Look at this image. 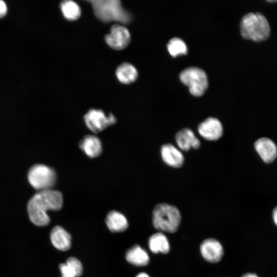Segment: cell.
Returning a JSON list of instances; mask_svg holds the SVG:
<instances>
[{"label":"cell","mask_w":277,"mask_h":277,"mask_svg":"<svg viewBox=\"0 0 277 277\" xmlns=\"http://www.w3.org/2000/svg\"><path fill=\"white\" fill-rule=\"evenodd\" d=\"M181 81L188 86L191 93L195 96L202 95L208 85L206 72L197 67H189L182 71L180 74Z\"/></svg>","instance_id":"6"},{"label":"cell","mask_w":277,"mask_h":277,"mask_svg":"<svg viewBox=\"0 0 277 277\" xmlns=\"http://www.w3.org/2000/svg\"><path fill=\"white\" fill-rule=\"evenodd\" d=\"M7 6L6 3L0 0V18L4 17L7 13Z\"/></svg>","instance_id":"23"},{"label":"cell","mask_w":277,"mask_h":277,"mask_svg":"<svg viewBox=\"0 0 277 277\" xmlns=\"http://www.w3.org/2000/svg\"><path fill=\"white\" fill-rule=\"evenodd\" d=\"M254 148L262 160L271 163L277 157V147L275 143L267 137L258 139L254 143Z\"/></svg>","instance_id":"13"},{"label":"cell","mask_w":277,"mask_h":277,"mask_svg":"<svg viewBox=\"0 0 277 277\" xmlns=\"http://www.w3.org/2000/svg\"><path fill=\"white\" fill-rule=\"evenodd\" d=\"M182 152L177 146L170 143L163 145L160 150L164 163L174 168H180L184 164L185 158Z\"/></svg>","instance_id":"10"},{"label":"cell","mask_w":277,"mask_h":277,"mask_svg":"<svg viewBox=\"0 0 277 277\" xmlns=\"http://www.w3.org/2000/svg\"><path fill=\"white\" fill-rule=\"evenodd\" d=\"M50 240L52 245L61 251H67L71 246L70 234L60 226L54 227L50 233Z\"/></svg>","instance_id":"14"},{"label":"cell","mask_w":277,"mask_h":277,"mask_svg":"<svg viewBox=\"0 0 277 277\" xmlns=\"http://www.w3.org/2000/svg\"><path fill=\"white\" fill-rule=\"evenodd\" d=\"M242 277H259L256 274L252 273H248L244 274Z\"/></svg>","instance_id":"25"},{"label":"cell","mask_w":277,"mask_h":277,"mask_svg":"<svg viewBox=\"0 0 277 277\" xmlns=\"http://www.w3.org/2000/svg\"><path fill=\"white\" fill-rule=\"evenodd\" d=\"M106 43L111 48L122 50L129 44L131 36L128 30L124 26L115 25L112 26L109 34L105 37Z\"/></svg>","instance_id":"8"},{"label":"cell","mask_w":277,"mask_h":277,"mask_svg":"<svg viewBox=\"0 0 277 277\" xmlns=\"http://www.w3.org/2000/svg\"><path fill=\"white\" fill-rule=\"evenodd\" d=\"M106 223L109 229L114 232L125 231L128 226L126 217L122 213L114 210L108 213Z\"/></svg>","instance_id":"16"},{"label":"cell","mask_w":277,"mask_h":277,"mask_svg":"<svg viewBox=\"0 0 277 277\" xmlns=\"http://www.w3.org/2000/svg\"><path fill=\"white\" fill-rule=\"evenodd\" d=\"M148 245L149 249L154 253H167L170 249L168 240L162 232L152 234L149 239Z\"/></svg>","instance_id":"18"},{"label":"cell","mask_w":277,"mask_h":277,"mask_svg":"<svg viewBox=\"0 0 277 277\" xmlns=\"http://www.w3.org/2000/svg\"><path fill=\"white\" fill-rule=\"evenodd\" d=\"M95 16L103 22L116 21L127 24L131 22V14L122 6L118 0L89 1Z\"/></svg>","instance_id":"3"},{"label":"cell","mask_w":277,"mask_h":277,"mask_svg":"<svg viewBox=\"0 0 277 277\" xmlns=\"http://www.w3.org/2000/svg\"><path fill=\"white\" fill-rule=\"evenodd\" d=\"M61 192L53 189L38 191L29 201L27 211L30 221L38 226H45L50 223L47 212L58 210L63 206Z\"/></svg>","instance_id":"1"},{"label":"cell","mask_w":277,"mask_h":277,"mask_svg":"<svg viewBox=\"0 0 277 277\" xmlns=\"http://www.w3.org/2000/svg\"><path fill=\"white\" fill-rule=\"evenodd\" d=\"M86 125L91 131L98 133L110 125L114 124L116 119L112 113L108 115L99 109H90L84 116Z\"/></svg>","instance_id":"7"},{"label":"cell","mask_w":277,"mask_h":277,"mask_svg":"<svg viewBox=\"0 0 277 277\" xmlns=\"http://www.w3.org/2000/svg\"><path fill=\"white\" fill-rule=\"evenodd\" d=\"M181 220L179 210L174 206L167 203H160L152 212L153 225L160 231L173 233L175 232Z\"/></svg>","instance_id":"4"},{"label":"cell","mask_w":277,"mask_h":277,"mask_svg":"<svg viewBox=\"0 0 277 277\" xmlns=\"http://www.w3.org/2000/svg\"><path fill=\"white\" fill-rule=\"evenodd\" d=\"M136 277H149V276L147 274L142 272L137 274Z\"/></svg>","instance_id":"26"},{"label":"cell","mask_w":277,"mask_h":277,"mask_svg":"<svg viewBox=\"0 0 277 277\" xmlns=\"http://www.w3.org/2000/svg\"><path fill=\"white\" fill-rule=\"evenodd\" d=\"M167 48L170 54L173 56L181 54H186L188 50L185 42L177 37H173L169 41Z\"/></svg>","instance_id":"22"},{"label":"cell","mask_w":277,"mask_h":277,"mask_svg":"<svg viewBox=\"0 0 277 277\" xmlns=\"http://www.w3.org/2000/svg\"><path fill=\"white\" fill-rule=\"evenodd\" d=\"M80 149L89 157L98 156L102 152V145L100 140L96 136L88 135L79 143Z\"/></svg>","instance_id":"15"},{"label":"cell","mask_w":277,"mask_h":277,"mask_svg":"<svg viewBox=\"0 0 277 277\" xmlns=\"http://www.w3.org/2000/svg\"><path fill=\"white\" fill-rule=\"evenodd\" d=\"M62 277H78L83 272V266L81 262L75 258H69L66 263L60 265Z\"/></svg>","instance_id":"19"},{"label":"cell","mask_w":277,"mask_h":277,"mask_svg":"<svg viewBox=\"0 0 277 277\" xmlns=\"http://www.w3.org/2000/svg\"><path fill=\"white\" fill-rule=\"evenodd\" d=\"M27 177L31 186L38 191L51 189L56 180L55 171L43 164L32 166L29 170Z\"/></svg>","instance_id":"5"},{"label":"cell","mask_w":277,"mask_h":277,"mask_svg":"<svg viewBox=\"0 0 277 277\" xmlns=\"http://www.w3.org/2000/svg\"><path fill=\"white\" fill-rule=\"evenodd\" d=\"M272 217L274 223L277 226V206L273 210Z\"/></svg>","instance_id":"24"},{"label":"cell","mask_w":277,"mask_h":277,"mask_svg":"<svg viewBox=\"0 0 277 277\" xmlns=\"http://www.w3.org/2000/svg\"><path fill=\"white\" fill-rule=\"evenodd\" d=\"M200 251L202 256L211 263L219 262L223 255V248L216 240L209 238L204 240L201 245Z\"/></svg>","instance_id":"11"},{"label":"cell","mask_w":277,"mask_h":277,"mask_svg":"<svg viewBox=\"0 0 277 277\" xmlns=\"http://www.w3.org/2000/svg\"><path fill=\"white\" fill-rule=\"evenodd\" d=\"M176 146L182 151H188L191 149H197L201 146V142L194 132L188 128L179 131L175 136Z\"/></svg>","instance_id":"12"},{"label":"cell","mask_w":277,"mask_h":277,"mask_svg":"<svg viewBox=\"0 0 277 277\" xmlns=\"http://www.w3.org/2000/svg\"><path fill=\"white\" fill-rule=\"evenodd\" d=\"M63 15L69 21H74L78 18L81 14L79 6L72 1H64L60 4Z\"/></svg>","instance_id":"21"},{"label":"cell","mask_w":277,"mask_h":277,"mask_svg":"<svg viewBox=\"0 0 277 277\" xmlns=\"http://www.w3.org/2000/svg\"><path fill=\"white\" fill-rule=\"evenodd\" d=\"M126 259L129 263L137 266H145L149 261L147 251L136 245L127 251Z\"/></svg>","instance_id":"17"},{"label":"cell","mask_w":277,"mask_h":277,"mask_svg":"<svg viewBox=\"0 0 277 277\" xmlns=\"http://www.w3.org/2000/svg\"><path fill=\"white\" fill-rule=\"evenodd\" d=\"M240 30L242 36L255 42L266 40L270 35V27L266 17L260 12H249L242 18Z\"/></svg>","instance_id":"2"},{"label":"cell","mask_w":277,"mask_h":277,"mask_svg":"<svg viewBox=\"0 0 277 277\" xmlns=\"http://www.w3.org/2000/svg\"><path fill=\"white\" fill-rule=\"evenodd\" d=\"M136 69L127 63L120 65L116 70V75L118 81L125 84L134 82L137 77Z\"/></svg>","instance_id":"20"},{"label":"cell","mask_w":277,"mask_h":277,"mask_svg":"<svg viewBox=\"0 0 277 277\" xmlns=\"http://www.w3.org/2000/svg\"><path fill=\"white\" fill-rule=\"evenodd\" d=\"M197 131L204 139L215 141L222 136L224 129L222 123L218 118L209 117L199 125Z\"/></svg>","instance_id":"9"}]
</instances>
